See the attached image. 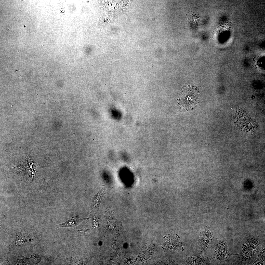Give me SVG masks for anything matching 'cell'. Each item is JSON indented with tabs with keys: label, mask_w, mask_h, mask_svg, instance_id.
Returning a JSON list of instances; mask_svg holds the SVG:
<instances>
[{
	"label": "cell",
	"mask_w": 265,
	"mask_h": 265,
	"mask_svg": "<svg viewBox=\"0 0 265 265\" xmlns=\"http://www.w3.org/2000/svg\"><path fill=\"white\" fill-rule=\"evenodd\" d=\"M199 97V92L197 87L190 85H186L183 87L180 92L178 103L182 109L191 110L197 106Z\"/></svg>",
	"instance_id": "cell-1"
},
{
	"label": "cell",
	"mask_w": 265,
	"mask_h": 265,
	"mask_svg": "<svg viewBox=\"0 0 265 265\" xmlns=\"http://www.w3.org/2000/svg\"><path fill=\"white\" fill-rule=\"evenodd\" d=\"M198 234V239L202 249L205 251L213 241L214 235L211 228L206 226Z\"/></svg>",
	"instance_id": "cell-2"
},
{
	"label": "cell",
	"mask_w": 265,
	"mask_h": 265,
	"mask_svg": "<svg viewBox=\"0 0 265 265\" xmlns=\"http://www.w3.org/2000/svg\"><path fill=\"white\" fill-rule=\"evenodd\" d=\"M208 258L203 255L193 256L188 258L185 262L186 265H205L208 264Z\"/></svg>",
	"instance_id": "cell-3"
},
{
	"label": "cell",
	"mask_w": 265,
	"mask_h": 265,
	"mask_svg": "<svg viewBox=\"0 0 265 265\" xmlns=\"http://www.w3.org/2000/svg\"><path fill=\"white\" fill-rule=\"evenodd\" d=\"M86 218H74L64 222L56 225L55 227L58 228L61 227H74L79 225Z\"/></svg>",
	"instance_id": "cell-4"
},
{
	"label": "cell",
	"mask_w": 265,
	"mask_h": 265,
	"mask_svg": "<svg viewBox=\"0 0 265 265\" xmlns=\"http://www.w3.org/2000/svg\"><path fill=\"white\" fill-rule=\"evenodd\" d=\"M105 187L103 185L101 190L94 196L92 202L91 209L92 211L97 209L100 205L105 193Z\"/></svg>",
	"instance_id": "cell-5"
},
{
	"label": "cell",
	"mask_w": 265,
	"mask_h": 265,
	"mask_svg": "<svg viewBox=\"0 0 265 265\" xmlns=\"http://www.w3.org/2000/svg\"><path fill=\"white\" fill-rule=\"evenodd\" d=\"M226 249L225 244L222 242L217 244L215 250V256L219 259H223L226 253Z\"/></svg>",
	"instance_id": "cell-6"
},
{
	"label": "cell",
	"mask_w": 265,
	"mask_h": 265,
	"mask_svg": "<svg viewBox=\"0 0 265 265\" xmlns=\"http://www.w3.org/2000/svg\"><path fill=\"white\" fill-rule=\"evenodd\" d=\"M92 220L93 226L95 228H98V222L97 219L94 213H92Z\"/></svg>",
	"instance_id": "cell-7"
}]
</instances>
